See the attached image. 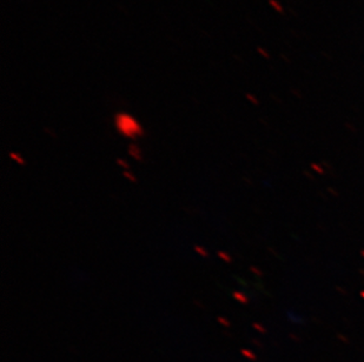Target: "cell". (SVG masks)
I'll return each instance as SVG.
<instances>
[{"mask_svg":"<svg viewBox=\"0 0 364 362\" xmlns=\"http://www.w3.org/2000/svg\"><path fill=\"white\" fill-rule=\"evenodd\" d=\"M114 126L118 132L127 139L136 141L138 138L144 137L145 131L134 116L127 112L114 114Z\"/></svg>","mask_w":364,"mask_h":362,"instance_id":"cell-1","label":"cell"},{"mask_svg":"<svg viewBox=\"0 0 364 362\" xmlns=\"http://www.w3.org/2000/svg\"><path fill=\"white\" fill-rule=\"evenodd\" d=\"M127 152L130 154V157L134 158V160L143 161V154H141V147L137 144H130L127 147Z\"/></svg>","mask_w":364,"mask_h":362,"instance_id":"cell-2","label":"cell"},{"mask_svg":"<svg viewBox=\"0 0 364 362\" xmlns=\"http://www.w3.org/2000/svg\"><path fill=\"white\" fill-rule=\"evenodd\" d=\"M10 157L12 158V159H14V160L16 161L17 164L23 165V166H24L25 160L23 159V158H21V154L14 153V152H10Z\"/></svg>","mask_w":364,"mask_h":362,"instance_id":"cell-3","label":"cell"},{"mask_svg":"<svg viewBox=\"0 0 364 362\" xmlns=\"http://www.w3.org/2000/svg\"><path fill=\"white\" fill-rule=\"evenodd\" d=\"M195 252L196 253L200 254V256H202L203 258H206V256H209V253H208V251L204 248V247L198 246V245H196L195 246Z\"/></svg>","mask_w":364,"mask_h":362,"instance_id":"cell-4","label":"cell"},{"mask_svg":"<svg viewBox=\"0 0 364 362\" xmlns=\"http://www.w3.org/2000/svg\"><path fill=\"white\" fill-rule=\"evenodd\" d=\"M123 175L127 179V180L130 181V182H137V178H136L132 173H130V172L124 171Z\"/></svg>","mask_w":364,"mask_h":362,"instance_id":"cell-5","label":"cell"},{"mask_svg":"<svg viewBox=\"0 0 364 362\" xmlns=\"http://www.w3.org/2000/svg\"><path fill=\"white\" fill-rule=\"evenodd\" d=\"M116 163H117L118 166H121V168H124V171H127L129 170V165H127V161L124 160V159H121V158H118L117 160H116Z\"/></svg>","mask_w":364,"mask_h":362,"instance_id":"cell-6","label":"cell"},{"mask_svg":"<svg viewBox=\"0 0 364 362\" xmlns=\"http://www.w3.org/2000/svg\"><path fill=\"white\" fill-rule=\"evenodd\" d=\"M218 256H220V259L223 260V261H227V263H231V256L229 254L224 253L222 251L218 252Z\"/></svg>","mask_w":364,"mask_h":362,"instance_id":"cell-7","label":"cell"},{"mask_svg":"<svg viewBox=\"0 0 364 362\" xmlns=\"http://www.w3.org/2000/svg\"><path fill=\"white\" fill-rule=\"evenodd\" d=\"M234 297L235 299H237V300L242 301V302H245V301H247V299H245V297H244L243 294L238 293V292L234 293Z\"/></svg>","mask_w":364,"mask_h":362,"instance_id":"cell-8","label":"cell"},{"mask_svg":"<svg viewBox=\"0 0 364 362\" xmlns=\"http://www.w3.org/2000/svg\"><path fill=\"white\" fill-rule=\"evenodd\" d=\"M217 320H218V322H222V325H224V326H229V324H228V322H225V320H224L223 318H218L217 319Z\"/></svg>","mask_w":364,"mask_h":362,"instance_id":"cell-9","label":"cell"}]
</instances>
